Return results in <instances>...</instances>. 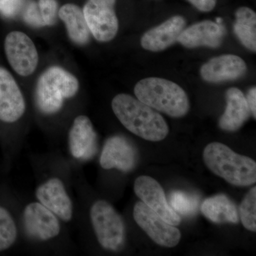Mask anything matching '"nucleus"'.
<instances>
[{"label":"nucleus","mask_w":256,"mask_h":256,"mask_svg":"<svg viewBox=\"0 0 256 256\" xmlns=\"http://www.w3.org/2000/svg\"><path fill=\"white\" fill-rule=\"evenodd\" d=\"M37 4L45 26L54 24L58 12L56 0H38Z\"/></svg>","instance_id":"393cba45"},{"label":"nucleus","mask_w":256,"mask_h":256,"mask_svg":"<svg viewBox=\"0 0 256 256\" xmlns=\"http://www.w3.org/2000/svg\"><path fill=\"white\" fill-rule=\"evenodd\" d=\"M226 108L220 120V129L228 132L236 131L248 119L250 109L246 96L236 88H230L226 94Z\"/></svg>","instance_id":"a211bd4d"},{"label":"nucleus","mask_w":256,"mask_h":256,"mask_svg":"<svg viewBox=\"0 0 256 256\" xmlns=\"http://www.w3.org/2000/svg\"><path fill=\"white\" fill-rule=\"evenodd\" d=\"M226 34L222 24L210 20L200 22L184 30L178 38V43L186 48L220 46Z\"/></svg>","instance_id":"2eb2a0df"},{"label":"nucleus","mask_w":256,"mask_h":256,"mask_svg":"<svg viewBox=\"0 0 256 256\" xmlns=\"http://www.w3.org/2000/svg\"><path fill=\"white\" fill-rule=\"evenodd\" d=\"M112 108L122 126L142 139L159 142L169 133L168 124L159 112L128 94L116 96Z\"/></svg>","instance_id":"f257e3e1"},{"label":"nucleus","mask_w":256,"mask_h":256,"mask_svg":"<svg viewBox=\"0 0 256 256\" xmlns=\"http://www.w3.org/2000/svg\"><path fill=\"white\" fill-rule=\"evenodd\" d=\"M22 16L25 22L34 28L44 26V23L40 14L38 4L35 2H30L25 6L22 12Z\"/></svg>","instance_id":"a878e982"},{"label":"nucleus","mask_w":256,"mask_h":256,"mask_svg":"<svg viewBox=\"0 0 256 256\" xmlns=\"http://www.w3.org/2000/svg\"><path fill=\"white\" fill-rule=\"evenodd\" d=\"M186 21L182 16H174L156 28L146 32L141 38L143 48L150 52H161L175 42L184 30Z\"/></svg>","instance_id":"f3484780"},{"label":"nucleus","mask_w":256,"mask_h":256,"mask_svg":"<svg viewBox=\"0 0 256 256\" xmlns=\"http://www.w3.org/2000/svg\"><path fill=\"white\" fill-rule=\"evenodd\" d=\"M66 28L69 38L76 44L84 46L90 40V32L82 10L78 5L66 4L58 12Z\"/></svg>","instance_id":"6ab92c4d"},{"label":"nucleus","mask_w":256,"mask_h":256,"mask_svg":"<svg viewBox=\"0 0 256 256\" xmlns=\"http://www.w3.org/2000/svg\"><path fill=\"white\" fill-rule=\"evenodd\" d=\"M6 58L15 72L22 76H28L36 70L38 55L31 38L21 32H12L5 38Z\"/></svg>","instance_id":"6e6552de"},{"label":"nucleus","mask_w":256,"mask_h":256,"mask_svg":"<svg viewBox=\"0 0 256 256\" xmlns=\"http://www.w3.org/2000/svg\"><path fill=\"white\" fill-rule=\"evenodd\" d=\"M26 109L24 98L12 74L0 67V120L14 122L21 118Z\"/></svg>","instance_id":"f8f14e48"},{"label":"nucleus","mask_w":256,"mask_h":256,"mask_svg":"<svg viewBox=\"0 0 256 256\" xmlns=\"http://www.w3.org/2000/svg\"><path fill=\"white\" fill-rule=\"evenodd\" d=\"M240 218L242 225L248 230H256V188L254 186L247 194L240 206Z\"/></svg>","instance_id":"b1692460"},{"label":"nucleus","mask_w":256,"mask_h":256,"mask_svg":"<svg viewBox=\"0 0 256 256\" xmlns=\"http://www.w3.org/2000/svg\"><path fill=\"white\" fill-rule=\"evenodd\" d=\"M36 196L42 205L60 220L65 222L72 220L73 204L60 178H52L42 184L36 188Z\"/></svg>","instance_id":"ddd939ff"},{"label":"nucleus","mask_w":256,"mask_h":256,"mask_svg":"<svg viewBox=\"0 0 256 256\" xmlns=\"http://www.w3.org/2000/svg\"><path fill=\"white\" fill-rule=\"evenodd\" d=\"M134 191L143 203L165 222L174 226L181 223V218L170 206L164 190L154 178L144 175L139 176L134 182Z\"/></svg>","instance_id":"1a4fd4ad"},{"label":"nucleus","mask_w":256,"mask_h":256,"mask_svg":"<svg viewBox=\"0 0 256 256\" xmlns=\"http://www.w3.org/2000/svg\"><path fill=\"white\" fill-rule=\"evenodd\" d=\"M134 92L138 100L170 117L182 118L190 110L186 92L171 80L156 77L142 79L136 84Z\"/></svg>","instance_id":"7ed1b4c3"},{"label":"nucleus","mask_w":256,"mask_h":256,"mask_svg":"<svg viewBox=\"0 0 256 256\" xmlns=\"http://www.w3.org/2000/svg\"><path fill=\"white\" fill-rule=\"evenodd\" d=\"M247 72V66L238 56L226 54L215 57L204 64L202 78L212 84L229 82L242 78Z\"/></svg>","instance_id":"4468645a"},{"label":"nucleus","mask_w":256,"mask_h":256,"mask_svg":"<svg viewBox=\"0 0 256 256\" xmlns=\"http://www.w3.org/2000/svg\"><path fill=\"white\" fill-rule=\"evenodd\" d=\"M194 8L204 12H208L214 9L216 0H188Z\"/></svg>","instance_id":"cd10ccee"},{"label":"nucleus","mask_w":256,"mask_h":256,"mask_svg":"<svg viewBox=\"0 0 256 256\" xmlns=\"http://www.w3.org/2000/svg\"><path fill=\"white\" fill-rule=\"evenodd\" d=\"M137 152L132 143L122 136H112L102 148L100 164L104 169H117L128 172L137 163Z\"/></svg>","instance_id":"9b49d317"},{"label":"nucleus","mask_w":256,"mask_h":256,"mask_svg":"<svg viewBox=\"0 0 256 256\" xmlns=\"http://www.w3.org/2000/svg\"><path fill=\"white\" fill-rule=\"evenodd\" d=\"M234 31L244 46L256 52V14L254 10L247 6L238 8Z\"/></svg>","instance_id":"412c9836"},{"label":"nucleus","mask_w":256,"mask_h":256,"mask_svg":"<svg viewBox=\"0 0 256 256\" xmlns=\"http://www.w3.org/2000/svg\"><path fill=\"white\" fill-rule=\"evenodd\" d=\"M79 82L76 77L57 66L47 68L37 80L35 101L40 112L56 114L62 108L65 99L76 95Z\"/></svg>","instance_id":"20e7f679"},{"label":"nucleus","mask_w":256,"mask_h":256,"mask_svg":"<svg viewBox=\"0 0 256 256\" xmlns=\"http://www.w3.org/2000/svg\"><path fill=\"white\" fill-rule=\"evenodd\" d=\"M202 214L216 224L238 222V212L233 202L224 194L206 198L202 204Z\"/></svg>","instance_id":"aec40b11"},{"label":"nucleus","mask_w":256,"mask_h":256,"mask_svg":"<svg viewBox=\"0 0 256 256\" xmlns=\"http://www.w3.org/2000/svg\"><path fill=\"white\" fill-rule=\"evenodd\" d=\"M203 159L214 174L230 184L248 186L256 183V162L235 152L226 144L210 143L204 150Z\"/></svg>","instance_id":"f03ea898"},{"label":"nucleus","mask_w":256,"mask_h":256,"mask_svg":"<svg viewBox=\"0 0 256 256\" xmlns=\"http://www.w3.org/2000/svg\"><path fill=\"white\" fill-rule=\"evenodd\" d=\"M26 4V0H0V14L6 18H14L22 12Z\"/></svg>","instance_id":"bb28decb"},{"label":"nucleus","mask_w":256,"mask_h":256,"mask_svg":"<svg viewBox=\"0 0 256 256\" xmlns=\"http://www.w3.org/2000/svg\"><path fill=\"white\" fill-rule=\"evenodd\" d=\"M90 216L101 246L112 252L120 248L124 242V225L114 207L105 200H99L90 208Z\"/></svg>","instance_id":"39448f33"},{"label":"nucleus","mask_w":256,"mask_h":256,"mask_svg":"<svg viewBox=\"0 0 256 256\" xmlns=\"http://www.w3.org/2000/svg\"><path fill=\"white\" fill-rule=\"evenodd\" d=\"M70 154L76 159L88 160L97 151V134L90 120L79 116L74 120L68 134Z\"/></svg>","instance_id":"dca6fc26"},{"label":"nucleus","mask_w":256,"mask_h":256,"mask_svg":"<svg viewBox=\"0 0 256 256\" xmlns=\"http://www.w3.org/2000/svg\"><path fill=\"white\" fill-rule=\"evenodd\" d=\"M116 2V0H88L84 5L82 12L90 34L97 41L110 42L118 32Z\"/></svg>","instance_id":"423d86ee"},{"label":"nucleus","mask_w":256,"mask_h":256,"mask_svg":"<svg viewBox=\"0 0 256 256\" xmlns=\"http://www.w3.org/2000/svg\"><path fill=\"white\" fill-rule=\"evenodd\" d=\"M23 222L26 233L36 240H50L60 233L58 217L38 202L28 204L25 207Z\"/></svg>","instance_id":"9d476101"},{"label":"nucleus","mask_w":256,"mask_h":256,"mask_svg":"<svg viewBox=\"0 0 256 256\" xmlns=\"http://www.w3.org/2000/svg\"><path fill=\"white\" fill-rule=\"evenodd\" d=\"M172 208L184 216L194 214L198 210V197L181 191L173 192L170 197Z\"/></svg>","instance_id":"5701e85b"},{"label":"nucleus","mask_w":256,"mask_h":256,"mask_svg":"<svg viewBox=\"0 0 256 256\" xmlns=\"http://www.w3.org/2000/svg\"><path fill=\"white\" fill-rule=\"evenodd\" d=\"M18 229L10 212L0 206V252L10 248L16 240Z\"/></svg>","instance_id":"4be33fe9"},{"label":"nucleus","mask_w":256,"mask_h":256,"mask_svg":"<svg viewBox=\"0 0 256 256\" xmlns=\"http://www.w3.org/2000/svg\"><path fill=\"white\" fill-rule=\"evenodd\" d=\"M133 217L138 225L150 238L161 246H176L181 239V233L174 225L165 222L142 202L136 203Z\"/></svg>","instance_id":"0eeeda50"},{"label":"nucleus","mask_w":256,"mask_h":256,"mask_svg":"<svg viewBox=\"0 0 256 256\" xmlns=\"http://www.w3.org/2000/svg\"><path fill=\"white\" fill-rule=\"evenodd\" d=\"M247 100L248 106L249 109L252 116H254V119H256V88L252 87L249 90L247 94L246 97Z\"/></svg>","instance_id":"c85d7f7f"}]
</instances>
